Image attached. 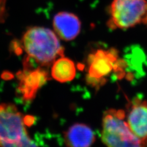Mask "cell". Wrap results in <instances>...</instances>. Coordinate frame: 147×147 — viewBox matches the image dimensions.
<instances>
[{
  "label": "cell",
  "mask_w": 147,
  "mask_h": 147,
  "mask_svg": "<svg viewBox=\"0 0 147 147\" xmlns=\"http://www.w3.org/2000/svg\"><path fill=\"white\" fill-rule=\"evenodd\" d=\"M0 147H38L34 141L32 140L29 136L24 137L21 140L12 143H3Z\"/></svg>",
  "instance_id": "11"
},
{
  "label": "cell",
  "mask_w": 147,
  "mask_h": 147,
  "mask_svg": "<svg viewBox=\"0 0 147 147\" xmlns=\"http://www.w3.org/2000/svg\"><path fill=\"white\" fill-rule=\"evenodd\" d=\"M88 66V83L99 87L106 82L105 79L113 71L123 74L126 63L118 58L117 50L99 49L89 55Z\"/></svg>",
  "instance_id": "4"
},
{
  "label": "cell",
  "mask_w": 147,
  "mask_h": 147,
  "mask_svg": "<svg viewBox=\"0 0 147 147\" xmlns=\"http://www.w3.org/2000/svg\"><path fill=\"white\" fill-rule=\"evenodd\" d=\"M145 144H146V145H147V140L145 141Z\"/></svg>",
  "instance_id": "12"
},
{
  "label": "cell",
  "mask_w": 147,
  "mask_h": 147,
  "mask_svg": "<svg viewBox=\"0 0 147 147\" xmlns=\"http://www.w3.org/2000/svg\"><path fill=\"white\" fill-rule=\"evenodd\" d=\"M126 117L132 132L145 143L147 140V100L139 98L133 99Z\"/></svg>",
  "instance_id": "6"
},
{
  "label": "cell",
  "mask_w": 147,
  "mask_h": 147,
  "mask_svg": "<svg viewBox=\"0 0 147 147\" xmlns=\"http://www.w3.org/2000/svg\"><path fill=\"white\" fill-rule=\"evenodd\" d=\"M22 42L28 57L41 66H49L64 56L63 47L56 33L47 28H30L23 36Z\"/></svg>",
  "instance_id": "1"
},
{
  "label": "cell",
  "mask_w": 147,
  "mask_h": 147,
  "mask_svg": "<svg viewBox=\"0 0 147 147\" xmlns=\"http://www.w3.org/2000/svg\"><path fill=\"white\" fill-rule=\"evenodd\" d=\"M51 73L53 79L59 82H70L76 74L75 64L71 59L61 57L53 62Z\"/></svg>",
  "instance_id": "10"
},
{
  "label": "cell",
  "mask_w": 147,
  "mask_h": 147,
  "mask_svg": "<svg viewBox=\"0 0 147 147\" xmlns=\"http://www.w3.org/2000/svg\"><path fill=\"white\" fill-rule=\"evenodd\" d=\"M20 79L19 91L25 99L34 98L37 90L42 86L47 79V73L38 69L35 71H26L18 74Z\"/></svg>",
  "instance_id": "9"
},
{
  "label": "cell",
  "mask_w": 147,
  "mask_h": 147,
  "mask_svg": "<svg viewBox=\"0 0 147 147\" xmlns=\"http://www.w3.org/2000/svg\"><path fill=\"white\" fill-rule=\"evenodd\" d=\"M110 28L125 30L143 22L147 17L146 0H112L110 4Z\"/></svg>",
  "instance_id": "3"
},
{
  "label": "cell",
  "mask_w": 147,
  "mask_h": 147,
  "mask_svg": "<svg viewBox=\"0 0 147 147\" xmlns=\"http://www.w3.org/2000/svg\"><path fill=\"white\" fill-rule=\"evenodd\" d=\"M12 104H0V145L12 143L28 136V121Z\"/></svg>",
  "instance_id": "5"
},
{
  "label": "cell",
  "mask_w": 147,
  "mask_h": 147,
  "mask_svg": "<svg viewBox=\"0 0 147 147\" xmlns=\"http://www.w3.org/2000/svg\"><path fill=\"white\" fill-rule=\"evenodd\" d=\"M55 33L61 39L69 41L74 39L81 30V22L75 14L60 12L55 16L53 20Z\"/></svg>",
  "instance_id": "7"
},
{
  "label": "cell",
  "mask_w": 147,
  "mask_h": 147,
  "mask_svg": "<svg viewBox=\"0 0 147 147\" xmlns=\"http://www.w3.org/2000/svg\"><path fill=\"white\" fill-rule=\"evenodd\" d=\"M64 139L67 147H91L95 142L96 137L88 126L76 123L65 132Z\"/></svg>",
  "instance_id": "8"
},
{
  "label": "cell",
  "mask_w": 147,
  "mask_h": 147,
  "mask_svg": "<svg viewBox=\"0 0 147 147\" xmlns=\"http://www.w3.org/2000/svg\"><path fill=\"white\" fill-rule=\"evenodd\" d=\"M122 110L109 109L102 119L101 138L107 147H145V143L132 132Z\"/></svg>",
  "instance_id": "2"
}]
</instances>
